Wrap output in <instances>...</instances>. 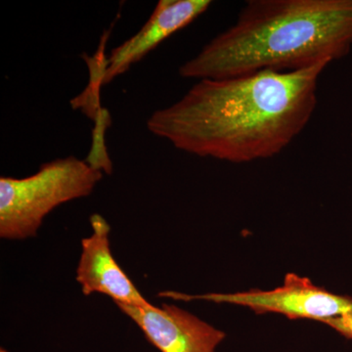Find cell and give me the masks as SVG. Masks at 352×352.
Wrapping results in <instances>:
<instances>
[{
	"label": "cell",
	"mask_w": 352,
	"mask_h": 352,
	"mask_svg": "<svg viewBox=\"0 0 352 352\" xmlns=\"http://www.w3.org/2000/svg\"><path fill=\"white\" fill-rule=\"evenodd\" d=\"M328 65L199 80L176 103L155 111L147 129L199 157L235 164L270 159L311 120L319 78Z\"/></svg>",
	"instance_id": "obj_1"
},
{
	"label": "cell",
	"mask_w": 352,
	"mask_h": 352,
	"mask_svg": "<svg viewBox=\"0 0 352 352\" xmlns=\"http://www.w3.org/2000/svg\"><path fill=\"white\" fill-rule=\"evenodd\" d=\"M352 0H249L230 28L179 68L194 80L300 71L351 52Z\"/></svg>",
	"instance_id": "obj_2"
},
{
	"label": "cell",
	"mask_w": 352,
	"mask_h": 352,
	"mask_svg": "<svg viewBox=\"0 0 352 352\" xmlns=\"http://www.w3.org/2000/svg\"><path fill=\"white\" fill-rule=\"evenodd\" d=\"M102 177V171L74 156L41 164L28 177L1 176L0 238L22 241L36 237L52 210L89 196Z\"/></svg>",
	"instance_id": "obj_3"
},
{
	"label": "cell",
	"mask_w": 352,
	"mask_h": 352,
	"mask_svg": "<svg viewBox=\"0 0 352 352\" xmlns=\"http://www.w3.org/2000/svg\"><path fill=\"white\" fill-rule=\"evenodd\" d=\"M162 298L175 300H201L214 303H229L250 308L256 314H278L289 319H311L319 322L352 312V298L331 293L312 283L311 280L295 273L285 277L281 287L270 291L251 289L232 294L187 295L177 292H163Z\"/></svg>",
	"instance_id": "obj_4"
},
{
	"label": "cell",
	"mask_w": 352,
	"mask_h": 352,
	"mask_svg": "<svg viewBox=\"0 0 352 352\" xmlns=\"http://www.w3.org/2000/svg\"><path fill=\"white\" fill-rule=\"evenodd\" d=\"M161 352H217L226 333L175 305H118Z\"/></svg>",
	"instance_id": "obj_5"
},
{
	"label": "cell",
	"mask_w": 352,
	"mask_h": 352,
	"mask_svg": "<svg viewBox=\"0 0 352 352\" xmlns=\"http://www.w3.org/2000/svg\"><path fill=\"white\" fill-rule=\"evenodd\" d=\"M92 234L82 240V254L76 280L85 296L101 294L117 305L148 307L152 305L138 291L113 258L110 245L111 227L98 214L90 217Z\"/></svg>",
	"instance_id": "obj_6"
},
{
	"label": "cell",
	"mask_w": 352,
	"mask_h": 352,
	"mask_svg": "<svg viewBox=\"0 0 352 352\" xmlns=\"http://www.w3.org/2000/svg\"><path fill=\"white\" fill-rule=\"evenodd\" d=\"M212 4L210 0H161L138 34L116 47L109 57L104 85L129 71L173 34L191 24Z\"/></svg>",
	"instance_id": "obj_7"
},
{
	"label": "cell",
	"mask_w": 352,
	"mask_h": 352,
	"mask_svg": "<svg viewBox=\"0 0 352 352\" xmlns=\"http://www.w3.org/2000/svg\"><path fill=\"white\" fill-rule=\"evenodd\" d=\"M110 32L102 36L101 44L94 56L88 57L83 54L89 69V82L82 94L71 101L72 107L80 109L89 119L95 120L101 111L100 87L105 82L109 67V58L105 56V46Z\"/></svg>",
	"instance_id": "obj_8"
},
{
	"label": "cell",
	"mask_w": 352,
	"mask_h": 352,
	"mask_svg": "<svg viewBox=\"0 0 352 352\" xmlns=\"http://www.w3.org/2000/svg\"><path fill=\"white\" fill-rule=\"evenodd\" d=\"M110 113L107 109L102 108L94 120V129L92 131V144L87 159L85 160L94 170L111 175L113 171V164L109 157L107 146H106V131L111 126Z\"/></svg>",
	"instance_id": "obj_9"
},
{
	"label": "cell",
	"mask_w": 352,
	"mask_h": 352,
	"mask_svg": "<svg viewBox=\"0 0 352 352\" xmlns=\"http://www.w3.org/2000/svg\"><path fill=\"white\" fill-rule=\"evenodd\" d=\"M322 323L326 324L329 327L337 331L338 333L347 338V339H352V312L329 319V320L322 322Z\"/></svg>",
	"instance_id": "obj_10"
}]
</instances>
